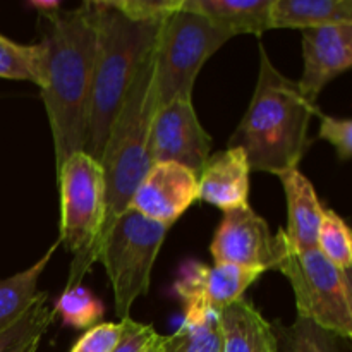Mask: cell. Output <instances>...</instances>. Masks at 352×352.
Returning <instances> with one entry per match:
<instances>
[{
	"label": "cell",
	"instance_id": "obj_33",
	"mask_svg": "<svg viewBox=\"0 0 352 352\" xmlns=\"http://www.w3.org/2000/svg\"><path fill=\"white\" fill-rule=\"evenodd\" d=\"M155 337H157V336H155ZM148 347H150V346H148ZM146 351H148V349H146Z\"/></svg>",
	"mask_w": 352,
	"mask_h": 352
},
{
	"label": "cell",
	"instance_id": "obj_31",
	"mask_svg": "<svg viewBox=\"0 0 352 352\" xmlns=\"http://www.w3.org/2000/svg\"><path fill=\"white\" fill-rule=\"evenodd\" d=\"M344 280H346V289H347V298H349V306L352 313V267L347 268V270L342 272Z\"/></svg>",
	"mask_w": 352,
	"mask_h": 352
},
{
	"label": "cell",
	"instance_id": "obj_23",
	"mask_svg": "<svg viewBox=\"0 0 352 352\" xmlns=\"http://www.w3.org/2000/svg\"><path fill=\"white\" fill-rule=\"evenodd\" d=\"M54 309L65 325L78 330H89L98 325L105 313L102 301L82 285L64 289Z\"/></svg>",
	"mask_w": 352,
	"mask_h": 352
},
{
	"label": "cell",
	"instance_id": "obj_29",
	"mask_svg": "<svg viewBox=\"0 0 352 352\" xmlns=\"http://www.w3.org/2000/svg\"><path fill=\"white\" fill-rule=\"evenodd\" d=\"M155 336H157V332H155L153 325H143V323H138L131 318L122 340L113 352H146Z\"/></svg>",
	"mask_w": 352,
	"mask_h": 352
},
{
	"label": "cell",
	"instance_id": "obj_32",
	"mask_svg": "<svg viewBox=\"0 0 352 352\" xmlns=\"http://www.w3.org/2000/svg\"><path fill=\"white\" fill-rule=\"evenodd\" d=\"M31 352H38V349H34V351H31Z\"/></svg>",
	"mask_w": 352,
	"mask_h": 352
},
{
	"label": "cell",
	"instance_id": "obj_20",
	"mask_svg": "<svg viewBox=\"0 0 352 352\" xmlns=\"http://www.w3.org/2000/svg\"><path fill=\"white\" fill-rule=\"evenodd\" d=\"M54 306H48V294L40 292L36 301L16 323L0 332V352H31L38 349L41 337L55 322Z\"/></svg>",
	"mask_w": 352,
	"mask_h": 352
},
{
	"label": "cell",
	"instance_id": "obj_21",
	"mask_svg": "<svg viewBox=\"0 0 352 352\" xmlns=\"http://www.w3.org/2000/svg\"><path fill=\"white\" fill-rule=\"evenodd\" d=\"M45 64L43 41L21 45L0 34V78L30 81L41 89L45 86Z\"/></svg>",
	"mask_w": 352,
	"mask_h": 352
},
{
	"label": "cell",
	"instance_id": "obj_10",
	"mask_svg": "<svg viewBox=\"0 0 352 352\" xmlns=\"http://www.w3.org/2000/svg\"><path fill=\"white\" fill-rule=\"evenodd\" d=\"M263 275L260 270L188 261L179 272L174 292L182 302L184 323L199 325L215 318L227 306L243 299L244 292Z\"/></svg>",
	"mask_w": 352,
	"mask_h": 352
},
{
	"label": "cell",
	"instance_id": "obj_17",
	"mask_svg": "<svg viewBox=\"0 0 352 352\" xmlns=\"http://www.w3.org/2000/svg\"><path fill=\"white\" fill-rule=\"evenodd\" d=\"M274 0H182V9L206 17L213 26L230 36L263 34L272 30Z\"/></svg>",
	"mask_w": 352,
	"mask_h": 352
},
{
	"label": "cell",
	"instance_id": "obj_4",
	"mask_svg": "<svg viewBox=\"0 0 352 352\" xmlns=\"http://www.w3.org/2000/svg\"><path fill=\"white\" fill-rule=\"evenodd\" d=\"M153 67L155 47L151 48L131 82L129 91L113 120L105 150L100 158L105 181V219L102 232L89 254L91 267L98 261L110 230L129 210L134 192L151 167L148 134L151 117L155 113Z\"/></svg>",
	"mask_w": 352,
	"mask_h": 352
},
{
	"label": "cell",
	"instance_id": "obj_25",
	"mask_svg": "<svg viewBox=\"0 0 352 352\" xmlns=\"http://www.w3.org/2000/svg\"><path fill=\"white\" fill-rule=\"evenodd\" d=\"M129 320H120L119 323H98L86 330L69 352H113L126 333Z\"/></svg>",
	"mask_w": 352,
	"mask_h": 352
},
{
	"label": "cell",
	"instance_id": "obj_27",
	"mask_svg": "<svg viewBox=\"0 0 352 352\" xmlns=\"http://www.w3.org/2000/svg\"><path fill=\"white\" fill-rule=\"evenodd\" d=\"M320 140L332 144L340 160L352 158V119L320 116Z\"/></svg>",
	"mask_w": 352,
	"mask_h": 352
},
{
	"label": "cell",
	"instance_id": "obj_7",
	"mask_svg": "<svg viewBox=\"0 0 352 352\" xmlns=\"http://www.w3.org/2000/svg\"><path fill=\"white\" fill-rule=\"evenodd\" d=\"M170 227L127 210L107 237L102 261L113 291L117 318H129L134 302L150 289L151 270Z\"/></svg>",
	"mask_w": 352,
	"mask_h": 352
},
{
	"label": "cell",
	"instance_id": "obj_18",
	"mask_svg": "<svg viewBox=\"0 0 352 352\" xmlns=\"http://www.w3.org/2000/svg\"><path fill=\"white\" fill-rule=\"evenodd\" d=\"M352 24V0H274L272 30H313Z\"/></svg>",
	"mask_w": 352,
	"mask_h": 352
},
{
	"label": "cell",
	"instance_id": "obj_11",
	"mask_svg": "<svg viewBox=\"0 0 352 352\" xmlns=\"http://www.w3.org/2000/svg\"><path fill=\"white\" fill-rule=\"evenodd\" d=\"M212 136L196 116L191 96H182L155 110L148 134L151 165L179 164L199 174L212 157Z\"/></svg>",
	"mask_w": 352,
	"mask_h": 352
},
{
	"label": "cell",
	"instance_id": "obj_24",
	"mask_svg": "<svg viewBox=\"0 0 352 352\" xmlns=\"http://www.w3.org/2000/svg\"><path fill=\"white\" fill-rule=\"evenodd\" d=\"M316 250L339 270L352 267V229L333 210L325 208Z\"/></svg>",
	"mask_w": 352,
	"mask_h": 352
},
{
	"label": "cell",
	"instance_id": "obj_19",
	"mask_svg": "<svg viewBox=\"0 0 352 352\" xmlns=\"http://www.w3.org/2000/svg\"><path fill=\"white\" fill-rule=\"evenodd\" d=\"M60 246L58 239L47 250V253L26 270L7 278H0V332L16 323L38 298V280Z\"/></svg>",
	"mask_w": 352,
	"mask_h": 352
},
{
	"label": "cell",
	"instance_id": "obj_5",
	"mask_svg": "<svg viewBox=\"0 0 352 352\" xmlns=\"http://www.w3.org/2000/svg\"><path fill=\"white\" fill-rule=\"evenodd\" d=\"M60 191L58 243L74 254L65 289L81 285L91 270L89 254L102 232L105 219V181L98 160L86 151L71 155L57 172Z\"/></svg>",
	"mask_w": 352,
	"mask_h": 352
},
{
	"label": "cell",
	"instance_id": "obj_8",
	"mask_svg": "<svg viewBox=\"0 0 352 352\" xmlns=\"http://www.w3.org/2000/svg\"><path fill=\"white\" fill-rule=\"evenodd\" d=\"M277 270L291 284L298 318L352 342V313L342 270L318 250L294 251L291 244Z\"/></svg>",
	"mask_w": 352,
	"mask_h": 352
},
{
	"label": "cell",
	"instance_id": "obj_26",
	"mask_svg": "<svg viewBox=\"0 0 352 352\" xmlns=\"http://www.w3.org/2000/svg\"><path fill=\"white\" fill-rule=\"evenodd\" d=\"M124 16L140 23H164L172 12L181 9L182 0H110Z\"/></svg>",
	"mask_w": 352,
	"mask_h": 352
},
{
	"label": "cell",
	"instance_id": "obj_28",
	"mask_svg": "<svg viewBox=\"0 0 352 352\" xmlns=\"http://www.w3.org/2000/svg\"><path fill=\"white\" fill-rule=\"evenodd\" d=\"M285 330V329H284ZM313 323L298 318V322L284 332V352H327L318 339Z\"/></svg>",
	"mask_w": 352,
	"mask_h": 352
},
{
	"label": "cell",
	"instance_id": "obj_9",
	"mask_svg": "<svg viewBox=\"0 0 352 352\" xmlns=\"http://www.w3.org/2000/svg\"><path fill=\"white\" fill-rule=\"evenodd\" d=\"M287 248L284 229L272 234L267 220L248 205L223 213L210 253L215 265H234L265 274L277 270Z\"/></svg>",
	"mask_w": 352,
	"mask_h": 352
},
{
	"label": "cell",
	"instance_id": "obj_16",
	"mask_svg": "<svg viewBox=\"0 0 352 352\" xmlns=\"http://www.w3.org/2000/svg\"><path fill=\"white\" fill-rule=\"evenodd\" d=\"M222 352H280V339L270 322L246 299L219 313Z\"/></svg>",
	"mask_w": 352,
	"mask_h": 352
},
{
	"label": "cell",
	"instance_id": "obj_1",
	"mask_svg": "<svg viewBox=\"0 0 352 352\" xmlns=\"http://www.w3.org/2000/svg\"><path fill=\"white\" fill-rule=\"evenodd\" d=\"M47 50L45 86L40 89L55 151V170L85 151L96 60L95 2L43 17Z\"/></svg>",
	"mask_w": 352,
	"mask_h": 352
},
{
	"label": "cell",
	"instance_id": "obj_12",
	"mask_svg": "<svg viewBox=\"0 0 352 352\" xmlns=\"http://www.w3.org/2000/svg\"><path fill=\"white\" fill-rule=\"evenodd\" d=\"M198 201V175L179 164H153L131 199L140 215L172 227Z\"/></svg>",
	"mask_w": 352,
	"mask_h": 352
},
{
	"label": "cell",
	"instance_id": "obj_6",
	"mask_svg": "<svg viewBox=\"0 0 352 352\" xmlns=\"http://www.w3.org/2000/svg\"><path fill=\"white\" fill-rule=\"evenodd\" d=\"M230 34L191 10L172 12L162 23L155 45V110L182 96H192L196 78Z\"/></svg>",
	"mask_w": 352,
	"mask_h": 352
},
{
	"label": "cell",
	"instance_id": "obj_3",
	"mask_svg": "<svg viewBox=\"0 0 352 352\" xmlns=\"http://www.w3.org/2000/svg\"><path fill=\"white\" fill-rule=\"evenodd\" d=\"M96 10V60L85 151L100 162L110 129L134 76L155 47L162 23L124 16L110 0H93Z\"/></svg>",
	"mask_w": 352,
	"mask_h": 352
},
{
	"label": "cell",
	"instance_id": "obj_22",
	"mask_svg": "<svg viewBox=\"0 0 352 352\" xmlns=\"http://www.w3.org/2000/svg\"><path fill=\"white\" fill-rule=\"evenodd\" d=\"M160 352H222L223 340L219 316L199 325H182L172 336L158 337Z\"/></svg>",
	"mask_w": 352,
	"mask_h": 352
},
{
	"label": "cell",
	"instance_id": "obj_14",
	"mask_svg": "<svg viewBox=\"0 0 352 352\" xmlns=\"http://www.w3.org/2000/svg\"><path fill=\"white\" fill-rule=\"evenodd\" d=\"M251 168L241 148L212 155L198 174V199L226 212L248 206Z\"/></svg>",
	"mask_w": 352,
	"mask_h": 352
},
{
	"label": "cell",
	"instance_id": "obj_15",
	"mask_svg": "<svg viewBox=\"0 0 352 352\" xmlns=\"http://www.w3.org/2000/svg\"><path fill=\"white\" fill-rule=\"evenodd\" d=\"M287 203L285 237L294 251L316 250L320 226L323 219L322 201L308 177L299 168L278 174Z\"/></svg>",
	"mask_w": 352,
	"mask_h": 352
},
{
	"label": "cell",
	"instance_id": "obj_30",
	"mask_svg": "<svg viewBox=\"0 0 352 352\" xmlns=\"http://www.w3.org/2000/svg\"><path fill=\"white\" fill-rule=\"evenodd\" d=\"M31 6L38 10L41 17L52 16V14L58 12L60 10V2H31Z\"/></svg>",
	"mask_w": 352,
	"mask_h": 352
},
{
	"label": "cell",
	"instance_id": "obj_13",
	"mask_svg": "<svg viewBox=\"0 0 352 352\" xmlns=\"http://www.w3.org/2000/svg\"><path fill=\"white\" fill-rule=\"evenodd\" d=\"M352 67V24H330L302 31V74L299 89L308 102L337 76Z\"/></svg>",
	"mask_w": 352,
	"mask_h": 352
},
{
	"label": "cell",
	"instance_id": "obj_2",
	"mask_svg": "<svg viewBox=\"0 0 352 352\" xmlns=\"http://www.w3.org/2000/svg\"><path fill=\"white\" fill-rule=\"evenodd\" d=\"M315 116H322L316 103L305 98L298 81L282 74L260 45L256 88L229 146L244 151L251 170L284 174L298 168L308 151Z\"/></svg>",
	"mask_w": 352,
	"mask_h": 352
}]
</instances>
